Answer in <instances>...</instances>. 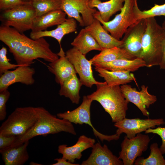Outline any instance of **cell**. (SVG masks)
<instances>
[{
  "label": "cell",
  "mask_w": 165,
  "mask_h": 165,
  "mask_svg": "<svg viewBox=\"0 0 165 165\" xmlns=\"http://www.w3.org/2000/svg\"><path fill=\"white\" fill-rule=\"evenodd\" d=\"M3 10L0 16L2 25L12 27L22 33L31 30L33 20L36 16L31 4Z\"/></svg>",
  "instance_id": "52a82bcc"
},
{
  "label": "cell",
  "mask_w": 165,
  "mask_h": 165,
  "mask_svg": "<svg viewBox=\"0 0 165 165\" xmlns=\"http://www.w3.org/2000/svg\"><path fill=\"white\" fill-rule=\"evenodd\" d=\"M125 1V0H109L102 2L100 0H90L89 5L91 8H97L99 10L102 20L105 22H108L113 15L121 11Z\"/></svg>",
  "instance_id": "d4e9b609"
},
{
  "label": "cell",
  "mask_w": 165,
  "mask_h": 165,
  "mask_svg": "<svg viewBox=\"0 0 165 165\" xmlns=\"http://www.w3.org/2000/svg\"><path fill=\"white\" fill-rule=\"evenodd\" d=\"M10 96L7 89L0 91V120L5 119L6 115V103Z\"/></svg>",
  "instance_id": "d6a6232c"
},
{
  "label": "cell",
  "mask_w": 165,
  "mask_h": 165,
  "mask_svg": "<svg viewBox=\"0 0 165 165\" xmlns=\"http://www.w3.org/2000/svg\"><path fill=\"white\" fill-rule=\"evenodd\" d=\"M150 141L148 135L141 133L130 138L125 136L121 144L118 158L124 165H134L137 158L147 150Z\"/></svg>",
  "instance_id": "9c48e42d"
},
{
  "label": "cell",
  "mask_w": 165,
  "mask_h": 165,
  "mask_svg": "<svg viewBox=\"0 0 165 165\" xmlns=\"http://www.w3.org/2000/svg\"><path fill=\"white\" fill-rule=\"evenodd\" d=\"M62 132L74 135L76 134L72 123L57 117L44 108L40 107L39 117L35 125L25 134L17 137L15 141L9 147L18 145L38 136H45Z\"/></svg>",
  "instance_id": "277c9868"
},
{
  "label": "cell",
  "mask_w": 165,
  "mask_h": 165,
  "mask_svg": "<svg viewBox=\"0 0 165 165\" xmlns=\"http://www.w3.org/2000/svg\"><path fill=\"white\" fill-rule=\"evenodd\" d=\"M31 4V2H25L22 0H0V9L5 10L20 5Z\"/></svg>",
  "instance_id": "836d02e7"
},
{
  "label": "cell",
  "mask_w": 165,
  "mask_h": 165,
  "mask_svg": "<svg viewBox=\"0 0 165 165\" xmlns=\"http://www.w3.org/2000/svg\"><path fill=\"white\" fill-rule=\"evenodd\" d=\"M93 101L87 96H84L82 101L77 108L71 111L57 114L59 118L67 120L71 123L82 125L84 123L88 125L92 128L94 135L102 141L106 140L110 142L112 140H118L120 135L116 134L112 135L102 134L97 131L93 126L90 118V108Z\"/></svg>",
  "instance_id": "ba28073f"
},
{
  "label": "cell",
  "mask_w": 165,
  "mask_h": 165,
  "mask_svg": "<svg viewBox=\"0 0 165 165\" xmlns=\"http://www.w3.org/2000/svg\"><path fill=\"white\" fill-rule=\"evenodd\" d=\"M147 26L142 42V51L139 58L150 67L160 65L162 61L165 32L155 17L146 19Z\"/></svg>",
  "instance_id": "3957f363"
},
{
  "label": "cell",
  "mask_w": 165,
  "mask_h": 165,
  "mask_svg": "<svg viewBox=\"0 0 165 165\" xmlns=\"http://www.w3.org/2000/svg\"><path fill=\"white\" fill-rule=\"evenodd\" d=\"M101 23L98 20L94 18L92 23L85 28L95 39L101 50L106 48L119 47L123 43L122 40H117L109 34Z\"/></svg>",
  "instance_id": "d6986e66"
},
{
  "label": "cell",
  "mask_w": 165,
  "mask_h": 165,
  "mask_svg": "<svg viewBox=\"0 0 165 165\" xmlns=\"http://www.w3.org/2000/svg\"><path fill=\"white\" fill-rule=\"evenodd\" d=\"M7 49L5 47H2L0 50V75L5 72L11 69H14L19 66L17 64L11 63L8 58Z\"/></svg>",
  "instance_id": "1f68e13d"
},
{
  "label": "cell",
  "mask_w": 165,
  "mask_h": 165,
  "mask_svg": "<svg viewBox=\"0 0 165 165\" xmlns=\"http://www.w3.org/2000/svg\"><path fill=\"white\" fill-rule=\"evenodd\" d=\"M150 154L146 158L139 157L135 160V165H165V159L157 143L152 144L150 147Z\"/></svg>",
  "instance_id": "f1b7e54d"
},
{
  "label": "cell",
  "mask_w": 165,
  "mask_h": 165,
  "mask_svg": "<svg viewBox=\"0 0 165 165\" xmlns=\"http://www.w3.org/2000/svg\"><path fill=\"white\" fill-rule=\"evenodd\" d=\"M95 142L94 139L82 135L79 137L76 143L72 146H68L65 144L59 145L58 151L62 155V158L74 163L75 160L81 159L83 151L92 148Z\"/></svg>",
  "instance_id": "ac0fdd59"
},
{
  "label": "cell",
  "mask_w": 165,
  "mask_h": 165,
  "mask_svg": "<svg viewBox=\"0 0 165 165\" xmlns=\"http://www.w3.org/2000/svg\"><path fill=\"white\" fill-rule=\"evenodd\" d=\"M54 160L57 161V162L52 165H79L78 163H74L69 162L67 160L64 159L63 158H56L54 159Z\"/></svg>",
  "instance_id": "8d00e7d4"
},
{
  "label": "cell",
  "mask_w": 165,
  "mask_h": 165,
  "mask_svg": "<svg viewBox=\"0 0 165 165\" xmlns=\"http://www.w3.org/2000/svg\"><path fill=\"white\" fill-rule=\"evenodd\" d=\"M17 137L0 135V151L11 146L16 141Z\"/></svg>",
  "instance_id": "d590c367"
},
{
  "label": "cell",
  "mask_w": 165,
  "mask_h": 165,
  "mask_svg": "<svg viewBox=\"0 0 165 165\" xmlns=\"http://www.w3.org/2000/svg\"><path fill=\"white\" fill-rule=\"evenodd\" d=\"M0 40L8 47L19 66H30L38 58L50 63L59 58L44 37L34 39L12 27L1 25Z\"/></svg>",
  "instance_id": "6da1fadb"
},
{
  "label": "cell",
  "mask_w": 165,
  "mask_h": 165,
  "mask_svg": "<svg viewBox=\"0 0 165 165\" xmlns=\"http://www.w3.org/2000/svg\"><path fill=\"white\" fill-rule=\"evenodd\" d=\"M65 55L79 75L82 85L91 88L94 85L101 82L96 81L94 77L92 63L90 60L86 59L85 55L73 47L66 52Z\"/></svg>",
  "instance_id": "7c38bea8"
},
{
  "label": "cell",
  "mask_w": 165,
  "mask_h": 165,
  "mask_svg": "<svg viewBox=\"0 0 165 165\" xmlns=\"http://www.w3.org/2000/svg\"><path fill=\"white\" fill-rule=\"evenodd\" d=\"M165 123L162 118L129 119L126 118L115 123L114 126L117 128L116 134L120 135L123 133L129 138L134 137L138 134L145 131L147 129L154 128L156 126Z\"/></svg>",
  "instance_id": "4fadbf2b"
},
{
  "label": "cell",
  "mask_w": 165,
  "mask_h": 165,
  "mask_svg": "<svg viewBox=\"0 0 165 165\" xmlns=\"http://www.w3.org/2000/svg\"><path fill=\"white\" fill-rule=\"evenodd\" d=\"M71 45L85 55L92 50H101L95 39L85 28L81 30Z\"/></svg>",
  "instance_id": "484cf974"
},
{
  "label": "cell",
  "mask_w": 165,
  "mask_h": 165,
  "mask_svg": "<svg viewBox=\"0 0 165 165\" xmlns=\"http://www.w3.org/2000/svg\"><path fill=\"white\" fill-rule=\"evenodd\" d=\"M23 1L25 2H31L33 0H22Z\"/></svg>",
  "instance_id": "f35d334b"
},
{
  "label": "cell",
  "mask_w": 165,
  "mask_h": 165,
  "mask_svg": "<svg viewBox=\"0 0 165 165\" xmlns=\"http://www.w3.org/2000/svg\"><path fill=\"white\" fill-rule=\"evenodd\" d=\"M119 59H134L123 49L115 47L102 50L90 60L93 64L108 62Z\"/></svg>",
  "instance_id": "83f0119b"
},
{
  "label": "cell",
  "mask_w": 165,
  "mask_h": 165,
  "mask_svg": "<svg viewBox=\"0 0 165 165\" xmlns=\"http://www.w3.org/2000/svg\"><path fill=\"white\" fill-rule=\"evenodd\" d=\"M62 1L33 0L31 5L35 10L36 16H39L53 11L61 9Z\"/></svg>",
  "instance_id": "f546056e"
},
{
  "label": "cell",
  "mask_w": 165,
  "mask_h": 165,
  "mask_svg": "<svg viewBox=\"0 0 165 165\" xmlns=\"http://www.w3.org/2000/svg\"><path fill=\"white\" fill-rule=\"evenodd\" d=\"M120 88L126 99L135 105L144 116L148 117L149 113L147 109L154 104L157 98L156 96L149 93L148 86L142 85L140 91L127 84L121 85Z\"/></svg>",
  "instance_id": "5bb4252c"
},
{
  "label": "cell",
  "mask_w": 165,
  "mask_h": 165,
  "mask_svg": "<svg viewBox=\"0 0 165 165\" xmlns=\"http://www.w3.org/2000/svg\"><path fill=\"white\" fill-rule=\"evenodd\" d=\"M57 54L60 57L50 63L48 69L54 75L56 82L61 85L66 79L76 74V72L73 65L66 57L62 47Z\"/></svg>",
  "instance_id": "e0dca14e"
},
{
  "label": "cell",
  "mask_w": 165,
  "mask_h": 165,
  "mask_svg": "<svg viewBox=\"0 0 165 165\" xmlns=\"http://www.w3.org/2000/svg\"><path fill=\"white\" fill-rule=\"evenodd\" d=\"M40 107H17L0 127V135L19 137L30 130L38 121Z\"/></svg>",
  "instance_id": "5b68a950"
},
{
  "label": "cell",
  "mask_w": 165,
  "mask_h": 165,
  "mask_svg": "<svg viewBox=\"0 0 165 165\" xmlns=\"http://www.w3.org/2000/svg\"><path fill=\"white\" fill-rule=\"evenodd\" d=\"M162 26L165 32V20L163 22ZM159 66L160 69L165 70V41L163 48L162 58Z\"/></svg>",
  "instance_id": "74e56055"
},
{
  "label": "cell",
  "mask_w": 165,
  "mask_h": 165,
  "mask_svg": "<svg viewBox=\"0 0 165 165\" xmlns=\"http://www.w3.org/2000/svg\"><path fill=\"white\" fill-rule=\"evenodd\" d=\"M94 69L109 86L123 85L135 80L134 75L130 71H110L97 67Z\"/></svg>",
  "instance_id": "cb8c5ba5"
},
{
  "label": "cell",
  "mask_w": 165,
  "mask_h": 165,
  "mask_svg": "<svg viewBox=\"0 0 165 165\" xmlns=\"http://www.w3.org/2000/svg\"><path fill=\"white\" fill-rule=\"evenodd\" d=\"M66 15L63 10L58 9L36 16L33 21L31 32L44 31L49 27L61 24L67 19Z\"/></svg>",
  "instance_id": "7402d4cb"
},
{
  "label": "cell",
  "mask_w": 165,
  "mask_h": 165,
  "mask_svg": "<svg viewBox=\"0 0 165 165\" xmlns=\"http://www.w3.org/2000/svg\"><path fill=\"white\" fill-rule=\"evenodd\" d=\"M145 133L156 134L160 137L162 139V143L160 148L162 154H165V127H158L155 128H150L145 131Z\"/></svg>",
  "instance_id": "e575fe53"
},
{
  "label": "cell",
  "mask_w": 165,
  "mask_h": 165,
  "mask_svg": "<svg viewBox=\"0 0 165 165\" xmlns=\"http://www.w3.org/2000/svg\"><path fill=\"white\" fill-rule=\"evenodd\" d=\"M82 85L76 74L73 75L60 85L59 94L69 98L72 103L78 104L80 98L79 92Z\"/></svg>",
  "instance_id": "4316f807"
},
{
  "label": "cell",
  "mask_w": 165,
  "mask_h": 165,
  "mask_svg": "<svg viewBox=\"0 0 165 165\" xmlns=\"http://www.w3.org/2000/svg\"><path fill=\"white\" fill-rule=\"evenodd\" d=\"M29 141L18 145L8 147L0 151L5 165H23L29 159L27 148Z\"/></svg>",
  "instance_id": "44dd1931"
},
{
  "label": "cell",
  "mask_w": 165,
  "mask_h": 165,
  "mask_svg": "<svg viewBox=\"0 0 165 165\" xmlns=\"http://www.w3.org/2000/svg\"><path fill=\"white\" fill-rule=\"evenodd\" d=\"M134 11L137 20L158 16H165V3L161 5L155 4L150 9L141 11L138 7L137 1L134 4Z\"/></svg>",
  "instance_id": "4dcf8cb0"
},
{
  "label": "cell",
  "mask_w": 165,
  "mask_h": 165,
  "mask_svg": "<svg viewBox=\"0 0 165 165\" xmlns=\"http://www.w3.org/2000/svg\"><path fill=\"white\" fill-rule=\"evenodd\" d=\"M137 0H125L120 13L111 21H103L99 11L94 14V17L100 22L103 28L112 36L119 40L128 28L137 20L134 11V4Z\"/></svg>",
  "instance_id": "8992f818"
},
{
  "label": "cell",
  "mask_w": 165,
  "mask_h": 165,
  "mask_svg": "<svg viewBox=\"0 0 165 165\" xmlns=\"http://www.w3.org/2000/svg\"><path fill=\"white\" fill-rule=\"evenodd\" d=\"M90 0H62L61 9L68 16L77 21L80 26L87 27L92 23L93 15L97 11L89 6Z\"/></svg>",
  "instance_id": "30bf717a"
},
{
  "label": "cell",
  "mask_w": 165,
  "mask_h": 165,
  "mask_svg": "<svg viewBox=\"0 0 165 165\" xmlns=\"http://www.w3.org/2000/svg\"><path fill=\"white\" fill-rule=\"evenodd\" d=\"M94 67L110 71H128L134 72L141 67L146 66L145 62L141 59L132 60L119 59L108 62L94 63Z\"/></svg>",
  "instance_id": "603a6c76"
},
{
  "label": "cell",
  "mask_w": 165,
  "mask_h": 165,
  "mask_svg": "<svg viewBox=\"0 0 165 165\" xmlns=\"http://www.w3.org/2000/svg\"><path fill=\"white\" fill-rule=\"evenodd\" d=\"M96 86V90L87 96L101 105L110 115L113 122L126 118L129 102L125 98L120 86H109L105 81Z\"/></svg>",
  "instance_id": "7a4b0ae2"
},
{
  "label": "cell",
  "mask_w": 165,
  "mask_h": 165,
  "mask_svg": "<svg viewBox=\"0 0 165 165\" xmlns=\"http://www.w3.org/2000/svg\"><path fill=\"white\" fill-rule=\"evenodd\" d=\"M76 20L73 18H68L64 22L57 25L54 29L50 31H43L31 32L30 37L34 39L46 37H51L55 39L61 48V42L63 37L66 35L75 31L77 29Z\"/></svg>",
  "instance_id": "ffe728a7"
},
{
  "label": "cell",
  "mask_w": 165,
  "mask_h": 165,
  "mask_svg": "<svg viewBox=\"0 0 165 165\" xmlns=\"http://www.w3.org/2000/svg\"><path fill=\"white\" fill-rule=\"evenodd\" d=\"M35 69L30 66H19L13 71L5 72L0 77V91L8 89L12 84L20 82L27 85L33 84Z\"/></svg>",
  "instance_id": "9a60e30c"
},
{
  "label": "cell",
  "mask_w": 165,
  "mask_h": 165,
  "mask_svg": "<svg viewBox=\"0 0 165 165\" xmlns=\"http://www.w3.org/2000/svg\"><path fill=\"white\" fill-rule=\"evenodd\" d=\"M147 26L146 19L138 20L130 26L124 34L119 47L134 59L139 58L142 51V42Z\"/></svg>",
  "instance_id": "8fae6325"
},
{
  "label": "cell",
  "mask_w": 165,
  "mask_h": 165,
  "mask_svg": "<svg viewBox=\"0 0 165 165\" xmlns=\"http://www.w3.org/2000/svg\"><path fill=\"white\" fill-rule=\"evenodd\" d=\"M91 153L88 158L83 161L82 165H123V163L118 157L114 155L104 144L102 146L99 142L92 147Z\"/></svg>",
  "instance_id": "2e32d148"
}]
</instances>
